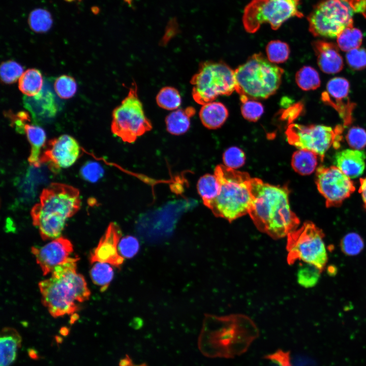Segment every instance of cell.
I'll return each instance as SVG.
<instances>
[{
	"label": "cell",
	"instance_id": "1",
	"mask_svg": "<svg viewBox=\"0 0 366 366\" xmlns=\"http://www.w3.org/2000/svg\"><path fill=\"white\" fill-rule=\"evenodd\" d=\"M251 192L248 214L260 231L277 239L297 229L300 221L290 208L287 187L252 178Z\"/></svg>",
	"mask_w": 366,
	"mask_h": 366
},
{
	"label": "cell",
	"instance_id": "2",
	"mask_svg": "<svg viewBox=\"0 0 366 366\" xmlns=\"http://www.w3.org/2000/svg\"><path fill=\"white\" fill-rule=\"evenodd\" d=\"M78 259L71 257L56 267L50 278L38 284L42 302L54 318L75 313L78 310L76 302H82L90 297L84 277L77 272Z\"/></svg>",
	"mask_w": 366,
	"mask_h": 366
},
{
	"label": "cell",
	"instance_id": "3",
	"mask_svg": "<svg viewBox=\"0 0 366 366\" xmlns=\"http://www.w3.org/2000/svg\"><path fill=\"white\" fill-rule=\"evenodd\" d=\"M204 343L212 356L234 357L244 353L258 337L254 322L242 314L208 316L205 322Z\"/></svg>",
	"mask_w": 366,
	"mask_h": 366
},
{
	"label": "cell",
	"instance_id": "4",
	"mask_svg": "<svg viewBox=\"0 0 366 366\" xmlns=\"http://www.w3.org/2000/svg\"><path fill=\"white\" fill-rule=\"evenodd\" d=\"M79 190L70 185L52 183L42 192L40 201L32 208L33 225L44 240L59 237L67 220L80 209Z\"/></svg>",
	"mask_w": 366,
	"mask_h": 366
},
{
	"label": "cell",
	"instance_id": "5",
	"mask_svg": "<svg viewBox=\"0 0 366 366\" xmlns=\"http://www.w3.org/2000/svg\"><path fill=\"white\" fill-rule=\"evenodd\" d=\"M214 174L220 185L219 193L205 206L216 217L229 222L248 214L252 202L249 174L219 165Z\"/></svg>",
	"mask_w": 366,
	"mask_h": 366
},
{
	"label": "cell",
	"instance_id": "6",
	"mask_svg": "<svg viewBox=\"0 0 366 366\" xmlns=\"http://www.w3.org/2000/svg\"><path fill=\"white\" fill-rule=\"evenodd\" d=\"M234 72L235 91L242 103L265 99L273 95L280 86L284 70L259 53L250 56Z\"/></svg>",
	"mask_w": 366,
	"mask_h": 366
},
{
	"label": "cell",
	"instance_id": "7",
	"mask_svg": "<svg viewBox=\"0 0 366 366\" xmlns=\"http://www.w3.org/2000/svg\"><path fill=\"white\" fill-rule=\"evenodd\" d=\"M190 83L194 100L203 105L235 90V72L223 62L206 61L200 65Z\"/></svg>",
	"mask_w": 366,
	"mask_h": 366
},
{
	"label": "cell",
	"instance_id": "8",
	"mask_svg": "<svg viewBox=\"0 0 366 366\" xmlns=\"http://www.w3.org/2000/svg\"><path fill=\"white\" fill-rule=\"evenodd\" d=\"M137 90V84L133 81L127 96L112 114L111 132L129 143L134 142L152 128L151 121L145 114Z\"/></svg>",
	"mask_w": 366,
	"mask_h": 366
},
{
	"label": "cell",
	"instance_id": "9",
	"mask_svg": "<svg viewBox=\"0 0 366 366\" xmlns=\"http://www.w3.org/2000/svg\"><path fill=\"white\" fill-rule=\"evenodd\" d=\"M287 236V260L289 264L301 260L320 270L324 267L327 261V254L324 234L314 223L307 221Z\"/></svg>",
	"mask_w": 366,
	"mask_h": 366
},
{
	"label": "cell",
	"instance_id": "10",
	"mask_svg": "<svg viewBox=\"0 0 366 366\" xmlns=\"http://www.w3.org/2000/svg\"><path fill=\"white\" fill-rule=\"evenodd\" d=\"M299 0H252L245 8L242 23L249 33L256 32L264 23L277 30L288 19L303 14L298 10Z\"/></svg>",
	"mask_w": 366,
	"mask_h": 366
},
{
	"label": "cell",
	"instance_id": "11",
	"mask_svg": "<svg viewBox=\"0 0 366 366\" xmlns=\"http://www.w3.org/2000/svg\"><path fill=\"white\" fill-rule=\"evenodd\" d=\"M353 12L342 0H322L308 17L309 31L315 36L337 37L345 29L353 26Z\"/></svg>",
	"mask_w": 366,
	"mask_h": 366
},
{
	"label": "cell",
	"instance_id": "12",
	"mask_svg": "<svg viewBox=\"0 0 366 366\" xmlns=\"http://www.w3.org/2000/svg\"><path fill=\"white\" fill-rule=\"evenodd\" d=\"M342 128L312 125L290 124L285 134L288 142L299 149L311 150L323 160L325 152L332 146L339 143Z\"/></svg>",
	"mask_w": 366,
	"mask_h": 366
},
{
	"label": "cell",
	"instance_id": "13",
	"mask_svg": "<svg viewBox=\"0 0 366 366\" xmlns=\"http://www.w3.org/2000/svg\"><path fill=\"white\" fill-rule=\"evenodd\" d=\"M315 181L327 207L339 206L355 191L350 178L336 166L318 167Z\"/></svg>",
	"mask_w": 366,
	"mask_h": 366
},
{
	"label": "cell",
	"instance_id": "14",
	"mask_svg": "<svg viewBox=\"0 0 366 366\" xmlns=\"http://www.w3.org/2000/svg\"><path fill=\"white\" fill-rule=\"evenodd\" d=\"M80 153V146L72 136L64 134L52 139L48 143L40 159V165L46 164L54 173L60 169L72 166L77 160Z\"/></svg>",
	"mask_w": 366,
	"mask_h": 366
},
{
	"label": "cell",
	"instance_id": "15",
	"mask_svg": "<svg viewBox=\"0 0 366 366\" xmlns=\"http://www.w3.org/2000/svg\"><path fill=\"white\" fill-rule=\"evenodd\" d=\"M31 250L45 276L71 258L73 247L69 239L59 237L42 247H33Z\"/></svg>",
	"mask_w": 366,
	"mask_h": 366
},
{
	"label": "cell",
	"instance_id": "16",
	"mask_svg": "<svg viewBox=\"0 0 366 366\" xmlns=\"http://www.w3.org/2000/svg\"><path fill=\"white\" fill-rule=\"evenodd\" d=\"M121 236L119 226L114 222L110 223L97 246L90 253V262H105L116 267L121 265L124 260L118 250Z\"/></svg>",
	"mask_w": 366,
	"mask_h": 366
},
{
	"label": "cell",
	"instance_id": "17",
	"mask_svg": "<svg viewBox=\"0 0 366 366\" xmlns=\"http://www.w3.org/2000/svg\"><path fill=\"white\" fill-rule=\"evenodd\" d=\"M23 104L37 121L45 120L54 117L58 109L54 94L45 87L35 96H25Z\"/></svg>",
	"mask_w": 366,
	"mask_h": 366
},
{
	"label": "cell",
	"instance_id": "18",
	"mask_svg": "<svg viewBox=\"0 0 366 366\" xmlns=\"http://www.w3.org/2000/svg\"><path fill=\"white\" fill-rule=\"evenodd\" d=\"M319 68L325 73L335 74L344 66L343 59L338 45L331 42L317 40L312 43Z\"/></svg>",
	"mask_w": 366,
	"mask_h": 366
},
{
	"label": "cell",
	"instance_id": "19",
	"mask_svg": "<svg viewBox=\"0 0 366 366\" xmlns=\"http://www.w3.org/2000/svg\"><path fill=\"white\" fill-rule=\"evenodd\" d=\"M365 154L360 150L346 149L336 153L334 164L350 178L361 175L364 170Z\"/></svg>",
	"mask_w": 366,
	"mask_h": 366
},
{
	"label": "cell",
	"instance_id": "20",
	"mask_svg": "<svg viewBox=\"0 0 366 366\" xmlns=\"http://www.w3.org/2000/svg\"><path fill=\"white\" fill-rule=\"evenodd\" d=\"M22 338L17 330L12 327L3 328L0 336V366H11L15 361Z\"/></svg>",
	"mask_w": 366,
	"mask_h": 366
},
{
	"label": "cell",
	"instance_id": "21",
	"mask_svg": "<svg viewBox=\"0 0 366 366\" xmlns=\"http://www.w3.org/2000/svg\"><path fill=\"white\" fill-rule=\"evenodd\" d=\"M226 107L219 102H210L203 105L199 115L203 125L208 129H217L221 127L228 116Z\"/></svg>",
	"mask_w": 366,
	"mask_h": 366
},
{
	"label": "cell",
	"instance_id": "22",
	"mask_svg": "<svg viewBox=\"0 0 366 366\" xmlns=\"http://www.w3.org/2000/svg\"><path fill=\"white\" fill-rule=\"evenodd\" d=\"M195 113V109L192 106L173 111L165 118L167 131L174 135L184 134L189 130L191 125V118Z\"/></svg>",
	"mask_w": 366,
	"mask_h": 366
},
{
	"label": "cell",
	"instance_id": "23",
	"mask_svg": "<svg viewBox=\"0 0 366 366\" xmlns=\"http://www.w3.org/2000/svg\"><path fill=\"white\" fill-rule=\"evenodd\" d=\"M24 129L31 146L28 162L32 166L39 167L41 165V150L46 139L45 132L41 127L30 124H25Z\"/></svg>",
	"mask_w": 366,
	"mask_h": 366
},
{
	"label": "cell",
	"instance_id": "24",
	"mask_svg": "<svg viewBox=\"0 0 366 366\" xmlns=\"http://www.w3.org/2000/svg\"><path fill=\"white\" fill-rule=\"evenodd\" d=\"M319 156L315 152L304 149H299L294 152L291 159L293 170L302 175L312 174L318 164Z\"/></svg>",
	"mask_w": 366,
	"mask_h": 366
},
{
	"label": "cell",
	"instance_id": "25",
	"mask_svg": "<svg viewBox=\"0 0 366 366\" xmlns=\"http://www.w3.org/2000/svg\"><path fill=\"white\" fill-rule=\"evenodd\" d=\"M19 90L27 97L38 95L43 87V79L40 71L36 69L25 71L19 79Z\"/></svg>",
	"mask_w": 366,
	"mask_h": 366
},
{
	"label": "cell",
	"instance_id": "26",
	"mask_svg": "<svg viewBox=\"0 0 366 366\" xmlns=\"http://www.w3.org/2000/svg\"><path fill=\"white\" fill-rule=\"evenodd\" d=\"M89 274L93 282L100 288L101 291H105L114 276V271L111 264L102 262L94 263Z\"/></svg>",
	"mask_w": 366,
	"mask_h": 366
},
{
	"label": "cell",
	"instance_id": "27",
	"mask_svg": "<svg viewBox=\"0 0 366 366\" xmlns=\"http://www.w3.org/2000/svg\"><path fill=\"white\" fill-rule=\"evenodd\" d=\"M197 189L205 205L217 196L220 191V185L214 174H206L199 179Z\"/></svg>",
	"mask_w": 366,
	"mask_h": 366
},
{
	"label": "cell",
	"instance_id": "28",
	"mask_svg": "<svg viewBox=\"0 0 366 366\" xmlns=\"http://www.w3.org/2000/svg\"><path fill=\"white\" fill-rule=\"evenodd\" d=\"M157 105L162 109L167 110L177 109L181 103V98L178 90L172 86L162 88L156 98Z\"/></svg>",
	"mask_w": 366,
	"mask_h": 366
},
{
	"label": "cell",
	"instance_id": "29",
	"mask_svg": "<svg viewBox=\"0 0 366 366\" xmlns=\"http://www.w3.org/2000/svg\"><path fill=\"white\" fill-rule=\"evenodd\" d=\"M28 23L34 32L42 33L47 32L50 29L53 19L49 11L43 8H37L29 14Z\"/></svg>",
	"mask_w": 366,
	"mask_h": 366
},
{
	"label": "cell",
	"instance_id": "30",
	"mask_svg": "<svg viewBox=\"0 0 366 366\" xmlns=\"http://www.w3.org/2000/svg\"><path fill=\"white\" fill-rule=\"evenodd\" d=\"M295 81L297 85L303 90H314L320 85L318 73L310 66H303L296 73Z\"/></svg>",
	"mask_w": 366,
	"mask_h": 366
},
{
	"label": "cell",
	"instance_id": "31",
	"mask_svg": "<svg viewBox=\"0 0 366 366\" xmlns=\"http://www.w3.org/2000/svg\"><path fill=\"white\" fill-rule=\"evenodd\" d=\"M361 32L351 26L345 29L338 37V46L342 50L348 52L359 48L362 41Z\"/></svg>",
	"mask_w": 366,
	"mask_h": 366
},
{
	"label": "cell",
	"instance_id": "32",
	"mask_svg": "<svg viewBox=\"0 0 366 366\" xmlns=\"http://www.w3.org/2000/svg\"><path fill=\"white\" fill-rule=\"evenodd\" d=\"M267 59L273 64L286 62L290 54L289 46L286 43L280 40H272L268 42L266 47Z\"/></svg>",
	"mask_w": 366,
	"mask_h": 366
},
{
	"label": "cell",
	"instance_id": "33",
	"mask_svg": "<svg viewBox=\"0 0 366 366\" xmlns=\"http://www.w3.org/2000/svg\"><path fill=\"white\" fill-rule=\"evenodd\" d=\"M321 271V270L316 266L304 262L297 271L298 283L306 288L312 287L317 284Z\"/></svg>",
	"mask_w": 366,
	"mask_h": 366
},
{
	"label": "cell",
	"instance_id": "34",
	"mask_svg": "<svg viewBox=\"0 0 366 366\" xmlns=\"http://www.w3.org/2000/svg\"><path fill=\"white\" fill-rule=\"evenodd\" d=\"M54 88L59 97L62 99H69L75 94L77 91V83L73 77L63 75L55 80Z\"/></svg>",
	"mask_w": 366,
	"mask_h": 366
},
{
	"label": "cell",
	"instance_id": "35",
	"mask_svg": "<svg viewBox=\"0 0 366 366\" xmlns=\"http://www.w3.org/2000/svg\"><path fill=\"white\" fill-rule=\"evenodd\" d=\"M363 248V239L359 234L355 232L347 234L341 240V250L344 254L348 256L357 255L362 251Z\"/></svg>",
	"mask_w": 366,
	"mask_h": 366
},
{
	"label": "cell",
	"instance_id": "36",
	"mask_svg": "<svg viewBox=\"0 0 366 366\" xmlns=\"http://www.w3.org/2000/svg\"><path fill=\"white\" fill-rule=\"evenodd\" d=\"M23 73L22 66L14 60L6 61L1 65V78L5 83L11 84L16 82Z\"/></svg>",
	"mask_w": 366,
	"mask_h": 366
},
{
	"label": "cell",
	"instance_id": "37",
	"mask_svg": "<svg viewBox=\"0 0 366 366\" xmlns=\"http://www.w3.org/2000/svg\"><path fill=\"white\" fill-rule=\"evenodd\" d=\"M349 89V81L343 77L332 78L326 85L327 94L338 100H342L347 98Z\"/></svg>",
	"mask_w": 366,
	"mask_h": 366
},
{
	"label": "cell",
	"instance_id": "38",
	"mask_svg": "<svg viewBox=\"0 0 366 366\" xmlns=\"http://www.w3.org/2000/svg\"><path fill=\"white\" fill-rule=\"evenodd\" d=\"M223 160L225 166L236 169L244 165L246 156L244 152L240 148L236 146H232L225 151Z\"/></svg>",
	"mask_w": 366,
	"mask_h": 366
},
{
	"label": "cell",
	"instance_id": "39",
	"mask_svg": "<svg viewBox=\"0 0 366 366\" xmlns=\"http://www.w3.org/2000/svg\"><path fill=\"white\" fill-rule=\"evenodd\" d=\"M240 109L243 117L253 122L257 121L264 112L262 104L254 100H248L242 102Z\"/></svg>",
	"mask_w": 366,
	"mask_h": 366
},
{
	"label": "cell",
	"instance_id": "40",
	"mask_svg": "<svg viewBox=\"0 0 366 366\" xmlns=\"http://www.w3.org/2000/svg\"><path fill=\"white\" fill-rule=\"evenodd\" d=\"M82 178L90 182L98 181L104 174V169L97 162L88 161L81 167L80 171Z\"/></svg>",
	"mask_w": 366,
	"mask_h": 366
},
{
	"label": "cell",
	"instance_id": "41",
	"mask_svg": "<svg viewBox=\"0 0 366 366\" xmlns=\"http://www.w3.org/2000/svg\"><path fill=\"white\" fill-rule=\"evenodd\" d=\"M346 138L349 145L354 149L361 150L366 146V131L360 127L351 128Z\"/></svg>",
	"mask_w": 366,
	"mask_h": 366
},
{
	"label": "cell",
	"instance_id": "42",
	"mask_svg": "<svg viewBox=\"0 0 366 366\" xmlns=\"http://www.w3.org/2000/svg\"><path fill=\"white\" fill-rule=\"evenodd\" d=\"M139 249V241L133 236H125L120 239L118 243V252L123 258L133 257L137 253Z\"/></svg>",
	"mask_w": 366,
	"mask_h": 366
},
{
	"label": "cell",
	"instance_id": "43",
	"mask_svg": "<svg viewBox=\"0 0 366 366\" xmlns=\"http://www.w3.org/2000/svg\"><path fill=\"white\" fill-rule=\"evenodd\" d=\"M346 61L350 68L360 70L366 68V49L358 48L347 52Z\"/></svg>",
	"mask_w": 366,
	"mask_h": 366
},
{
	"label": "cell",
	"instance_id": "44",
	"mask_svg": "<svg viewBox=\"0 0 366 366\" xmlns=\"http://www.w3.org/2000/svg\"><path fill=\"white\" fill-rule=\"evenodd\" d=\"M301 107V104L298 103L289 108L286 113H284V114H285V119H288L290 122L293 120L300 113Z\"/></svg>",
	"mask_w": 366,
	"mask_h": 366
},
{
	"label": "cell",
	"instance_id": "45",
	"mask_svg": "<svg viewBox=\"0 0 366 366\" xmlns=\"http://www.w3.org/2000/svg\"><path fill=\"white\" fill-rule=\"evenodd\" d=\"M359 192L360 193L364 206L366 208V177L360 179Z\"/></svg>",
	"mask_w": 366,
	"mask_h": 366
},
{
	"label": "cell",
	"instance_id": "46",
	"mask_svg": "<svg viewBox=\"0 0 366 366\" xmlns=\"http://www.w3.org/2000/svg\"><path fill=\"white\" fill-rule=\"evenodd\" d=\"M28 354L29 356L33 359H37L39 358L37 351L34 349H28Z\"/></svg>",
	"mask_w": 366,
	"mask_h": 366
},
{
	"label": "cell",
	"instance_id": "47",
	"mask_svg": "<svg viewBox=\"0 0 366 366\" xmlns=\"http://www.w3.org/2000/svg\"><path fill=\"white\" fill-rule=\"evenodd\" d=\"M343 1H345L347 3H348L351 8H352L353 10L354 8L357 5V4L361 1V0H342Z\"/></svg>",
	"mask_w": 366,
	"mask_h": 366
},
{
	"label": "cell",
	"instance_id": "48",
	"mask_svg": "<svg viewBox=\"0 0 366 366\" xmlns=\"http://www.w3.org/2000/svg\"><path fill=\"white\" fill-rule=\"evenodd\" d=\"M90 10L94 14L97 15L99 13L100 9L97 6H93L91 7Z\"/></svg>",
	"mask_w": 366,
	"mask_h": 366
},
{
	"label": "cell",
	"instance_id": "49",
	"mask_svg": "<svg viewBox=\"0 0 366 366\" xmlns=\"http://www.w3.org/2000/svg\"><path fill=\"white\" fill-rule=\"evenodd\" d=\"M68 329H67L66 327L62 328L60 331V334H62L63 336H67L68 334Z\"/></svg>",
	"mask_w": 366,
	"mask_h": 366
},
{
	"label": "cell",
	"instance_id": "50",
	"mask_svg": "<svg viewBox=\"0 0 366 366\" xmlns=\"http://www.w3.org/2000/svg\"><path fill=\"white\" fill-rule=\"evenodd\" d=\"M55 340H56V342L57 343H61L62 342V341H63L62 339L60 337H56L55 338Z\"/></svg>",
	"mask_w": 366,
	"mask_h": 366
},
{
	"label": "cell",
	"instance_id": "51",
	"mask_svg": "<svg viewBox=\"0 0 366 366\" xmlns=\"http://www.w3.org/2000/svg\"><path fill=\"white\" fill-rule=\"evenodd\" d=\"M64 1H65V2H68V3H71V2H73V1H74L75 0H64Z\"/></svg>",
	"mask_w": 366,
	"mask_h": 366
},
{
	"label": "cell",
	"instance_id": "52",
	"mask_svg": "<svg viewBox=\"0 0 366 366\" xmlns=\"http://www.w3.org/2000/svg\"><path fill=\"white\" fill-rule=\"evenodd\" d=\"M78 2H81L82 0H77Z\"/></svg>",
	"mask_w": 366,
	"mask_h": 366
}]
</instances>
